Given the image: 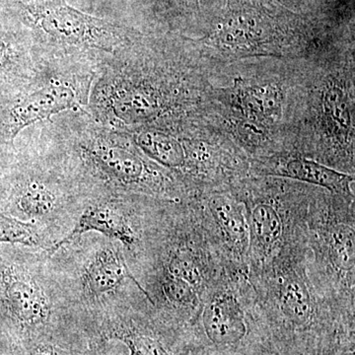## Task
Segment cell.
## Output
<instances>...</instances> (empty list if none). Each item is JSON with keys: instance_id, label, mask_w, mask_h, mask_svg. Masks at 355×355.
<instances>
[{"instance_id": "5b68a950", "label": "cell", "mask_w": 355, "mask_h": 355, "mask_svg": "<svg viewBox=\"0 0 355 355\" xmlns=\"http://www.w3.org/2000/svg\"><path fill=\"white\" fill-rule=\"evenodd\" d=\"M0 13L60 43L107 46L120 36L114 24L81 12L62 0H0Z\"/></svg>"}, {"instance_id": "7c38bea8", "label": "cell", "mask_w": 355, "mask_h": 355, "mask_svg": "<svg viewBox=\"0 0 355 355\" xmlns=\"http://www.w3.org/2000/svg\"><path fill=\"white\" fill-rule=\"evenodd\" d=\"M137 144L151 158L170 168L186 165L187 155L182 144L170 135L160 132H144L137 137Z\"/></svg>"}, {"instance_id": "3957f363", "label": "cell", "mask_w": 355, "mask_h": 355, "mask_svg": "<svg viewBox=\"0 0 355 355\" xmlns=\"http://www.w3.org/2000/svg\"><path fill=\"white\" fill-rule=\"evenodd\" d=\"M246 205L250 231L248 275L257 277L277 266L307 258L313 205L273 198L240 196Z\"/></svg>"}, {"instance_id": "d6986e66", "label": "cell", "mask_w": 355, "mask_h": 355, "mask_svg": "<svg viewBox=\"0 0 355 355\" xmlns=\"http://www.w3.org/2000/svg\"><path fill=\"white\" fill-rule=\"evenodd\" d=\"M326 105L331 118L336 121L338 127L343 130L349 128L350 123L349 111L343 100L342 94L338 90H334L329 93L327 96Z\"/></svg>"}, {"instance_id": "ffe728a7", "label": "cell", "mask_w": 355, "mask_h": 355, "mask_svg": "<svg viewBox=\"0 0 355 355\" xmlns=\"http://www.w3.org/2000/svg\"><path fill=\"white\" fill-rule=\"evenodd\" d=\"M338 327H333L322 335L321 342L317 349V355H336L340 347V336Z\"/></svg>"}, {"instance_id": "e0dca14e", "label": "cell", "mask_w": 355, "mask_h": 355, "mask_svg": "<svg viewBox=\"0 0 355 355\" xmlns=\"http://www.w3.org/2000/svg\"><path fill=\"white\" fill-rule=\"evenodd\" d=\"M18 207L29 216H44L53 209L55 197L40 184H31L18 198Z\"/></svg>"}, {"instance_id": "44dd1931", "label": "cell", "mask_w": 355, "mask_h": 355, "mask_svg": "<svg viewBox=\"0 0 355 355\" xmlns=\"http://www.w3.org/2000/svg\"><path fill=\"white\" fill-rule=\"evenodd\" d=\"M32 355H69L64 350L58 349L55 345H44L35 349Z\"/></svg>"}, {"instance_id": "7a4b0ae2", "label": "cell", "mask_w": 355, "mask_h": 355, "mask_svg": "<svg viewBox=\"0 0 355 355\" xmlns=\"http://www.w3.org/2000/svg\"><path fill=\"white\" fill-rule=\"evenodd\" d=\"M268 323L291 335L323 334L338 322L354 320L338 314L318 292L306 260L277 266L251 279Z\"/></svg>"}, {"instance_id": "9c48e42d", "label": "cell", "mask_w": 355, "mask_h": 355, "mask_svg": "<svg viewBox=\"0 0 355 355\" xmlns=\"http://www.w3.org/2000/svg\"><path fill=\"white\" fill-rule=\"evenodd\" d=\"M2 282L9 308L21 322L39 324L48 317V298L34 279L24 272L9 268L2 275Z\"/></svg>"}, {"instance_id": "ba28073f", "label": "cell", "mask_w": 355, "mask_h": 355, "mask_svg": "<svg viewBox=\"0 0 355 355\" xmlns=\"http://www.w3.org/2000/svg\"><path fill=\"white\" fill-rule=\"evenodd\" d=\"M266 174L286 177L296 181L322 187L333 195L354 198V177L336 171L328 166L302 157L284 159L268 166Z\"/></svg>"}, {"instance_id": "9a60e30c", "label": "cell", "mask_w": 355, "mask_h": 355, "mask_svg": "<svg viewBox=\"0 0 355 355\" xmlns=\"http://www.w3.org/2000/svg\"><path fill=\"white\" fill-rule=\"evenodd\" d=\"M18 46L17 36L10 26V19L0 13V90L6 87L15 73Z\"/></svg>"}, {"instance_id": "8992f818", "label": "cell", "mask_w": 355, "mask_h": 355, "mask_svg": "<svg viewBox=\"0 0 355 355\" xmlns=\"http://www.w3.org/2000/svg\"><path fill=\"white\" fill-rule=\"evenodd\" d=\"M193 214L224 261L248 272L249 223L246 205L240 196L224 191L211 193Z\"/></svg>"}, {"instance_id": "4fadbf2b", "label": "cell", "mask_w": 355, "mask_h": 355, "mask_svg": "<svg viewBox=\"0 0 355 355\" xmlns=\"http://www.w3.org/2000/svg\"><path fill=\"white\" fill-rule=\"evenodd\" d=\"M112 338L125 343L130 355H173L160 338L133 324L114 329Z\"/></svg>"}, {"instance_id": "30bf717a", "label": "cell", "mask_w": 355, "mask_h": 355, "mask_svg": "<svg viewBox=\"0 0 355 355\" xmlns=\"http://www.w3.org/2000/svg\"><path fill=\"white\" fill-rule=\"evenodd\" d=\"M88 231H97L108 237L114 238L130 249L139 242L137 234L125 217L109 207L97 205L89 207L84 211L71 233L57 243L51 249V253H55L60 248L73 241L77 236Z\"/></svg>"}, {"instance_id": "603a6c76", "label": "cell", "mask_w": 355, "mask_h": 355, "mask_svg": "<svg viewBox=\"0 0 355 355\" xmlns=\"http://www.w3.org/2000/svg\"><path fill=\"white\" fill-rule=\"evenodd\" d=\"M277 1H279V0H277Z\"/></svg>"}, {"instance_id": "ac0fdd59", "label": "cell", "mask_w": 355, "mask_h": 355, "mask_svg": "<svg viewBox=\"0 0 355 355\" xmlns=\"http://www.w3.org/2000/svg\"><path fill=\"white\" fill-rule=\"evenodd\" d=\"M0 243L36 246L38 236L32 223L0 214Z\"/></svg>"}, {"instance_id": "8fae6325", "label": "cell", "mask_w": 355, "mask_h": 355, "mask_svg": "<svg viewBox=\"0 0 355 355\" xmlns=\"http://www.w3.org/2000/svg\"><path fill=\"white\" fill-rule=\"evenodd\" d=\"M125 279H132L149 300L146 289L133 277L123 256L116 250L103 249L100 251L89 265L85 273L86 286L89 292L94 295H102L114 291Z\"/></svg>"}, {"instance_id": "5bb4252c", "label": "cell", "mask_w": 355, "mask_h": 355, "mask_svg": "<svg viewBox=\"0 0 355 355\" xmlns=\"http://www.w3.org/2000/svg\"><path fill=\"white\" fill-rule=\"evenodd\" d=\"M280 93L270 86L249 88L243 93V108L259 120H272L279 116Z\"/></svg>"}, {"instance_id": "7402d4cb", "label": "cell", "mask_w": 355, "mask_h": 355, "mask_svg": "<svg viewBox=\"0 0 355 355\" xmlns=\"http://www.w3.org/2000/svg\"><path fill=\"white\" fill-rule=\"evenodd\" d=\"M171 3L179 4L188 8H198V0H169Z\"/></svg>"}, {"instance_id": "6da1fadb", "label": "cell", "mask_w": 355, "mask_h": 355, "mask_svg": "<svg viewBox=\"0 0 355 355\" xmlns=\"http://www.w3.org/2000/svg\"><path fill=\"white\" fill-rule=\"evenodd\" d=\"M354 200L313 205L306 258L308 275L320 295L338 314L354 318Z\"/></svg>"}, {"instance_id": "2e32d148", "label": "cell", "mask_w": 355, "mask_h": 355, "mask_svg": "<svg viewBox=\"0 0 355 355\" xmlns=\"http://www.w3.org/2000/svg\"><path fill=\"white\" fill-rule=\"evenodd\" d=\"M100 160L110 171L128 182L139 181L144 172V162L135 154L120 148H103Z\"/></svg>"}, {"instance_id": "52a82bcc", "label": "cell", "mask_w": 355, "mask_h": 355, "mask_svg": "<svg viewBox=\"0 0 355 355\" xmlns=\"http://www.w3.org/2000/svg\"><path fill=\"white\" fill-rule=\"evenodd\" d=\"M71 88L53 85L0 110V141L13 139L23 128L76 107Z\"/></svg>"}, {"instance_id": "277c9868", "label": "cell", "mask_w": 355, "mask_h": 355, "mask_svg": "<svg viewBox=\"0 0 355 355\" xmlns=\"http://www.w3.org/2000/svg\"><path fill=\"white\" fill-rule=\"evenodd\" d=\"M257 320L266 317L256 289L246 270L232 268L209 291L190 324L209 347L233 352L249 340Z\"/></svg>"}]
</instances>
